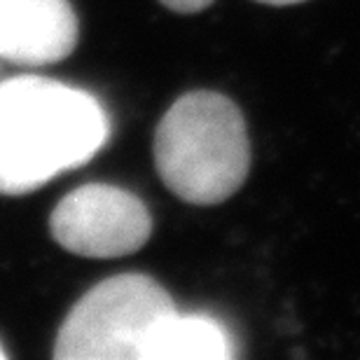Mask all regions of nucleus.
<instances>
[{
  "label": "nucleus",
  "mask_w": 360,
  "mask_h": 360,
  "mask_svg": "<svg viewBox=\"0 0 360 360\" xmlns=\"http://www.w3.org/2000/svg\"><path fill=\"white\" fill-rule=\"evenodd\" d=\"M5 358V351H3V347H0V360H3Z\"/></svg>",
  "instance_id": "obj_9"
},
{
  "label": "nucleus",
  "mask_w": 360,
  "mask_h": 360,
  "mask_svg": "<svg viewBox=\"0 0 360 360\" xmlns=\"http://www.w3.org/2000/svg\"><path fill=\"white\" fill-rule=\"evenodd\" d=\"M171 295L146 274H120L94 285L61 323L56 360H141V349L164 316Z\"/></svg>",
  "instance_id": "obj_3"
},
{
  "label": "nucleus",
  "mask_w": 360,
  "mask_h": 360,
  "mask_svg": "<svg viewBox=\"0 0 360 360\" xmlns=\"http://www.w3.org/2000/svg\"><path fill=\"white\" fill-rule=\"evenodd\" d=\"M80 38L68 0H0V59L47 66L73 54Z\"/></svg>",
  "instance_id": "obj_5"
},
{
  "label": "nucleus",
  "mask_w": 360,
  "mask_h": 360,
  "mask_svg": "<svg viewBox=\"0 0 360 360\" xmlns=\"http://www.w3.org/2000/svg\"><path fill=\"white\" fill-rule=\"evenodd\" d=\"M155 167L187 204L213 206L239 192L250 169L246 120L218 91L183 94L155 131Z\"/></svg>",
  "instance_id": "obj_2"
},
{
  "label": "nucleus",
  "mask_w": 360,
  "mask_h": 360,
  "mask_svg": "<svg viewBox=\"0 0 360 360\" xmlns=\"http://www.w3.org/2000/svg\"><path fill=\"white\" fill-rule=\"evenodd\" d=\"M234 349L227 330L213 316L167 314L143 342L141 360H225Z\"/></svg>",
  "instance_id": "obj_6"
},
{
  "label": "nucleus",
  "mask_w": 360,
  "mask_h": 360,
  "mask_svg": "<svg viewBox=\"0 0 360 360\" xmlns=\"http://www.w3.org/2000/svg\"><path fill=\"white\" fill-rule=\"evenodd\" d=\"M110 120L94 94L38 75L0 82V194H28L87 164Z\"/></svg>",
  "instance_id": "obj_1"
},
{
  "label": "nucleus",
  "mask_w": 360,
  "mask_h": 360,
  "mask_svg": "<svg viewBox=\"0 0 360 360\" xmlns=\"http://www.w3.org/2000/svg\"><path fill=\"white\" fill-rule=\"evenodd\" d=\"M61 248L82 257H122L141 250L153 234L143 201L124 187L89 183L66 194L49 218Z\"/></svg>",
  "instance_id": "obj_4"
},
{
  "label": "nucleus",
  "mask_w": 360,
  "mask_h": 360,
  "mask_svg": "<svg viewBox=\"0 0 360 360\" xmlns=\"http://www.w3.org/2000/svg\"><path fill=\"white\" fill-rule=\"evenodd\" d=\"M162 3L167 5L169 10H174V12H180V14H192V12H201V10H206V7L213 3V0H162Z\"/></svg>",
  "instance_id": "obj_7"
},
{
  "label": "nucleus",
  "mask_w": 360,
  "mask_h": 360,
  "mask_svg": "<svg viewBox=\"0 0 360 360\" xmlns=\"http://www.w3.org/2000/svg\"><path fill=\"white\" fill-rule=\"evenodd\" d=\"M257 3H264V5H297V3H304V0H257Z\"/></svg>",
  "instance_id": "obj_8"
}]
</instances>
